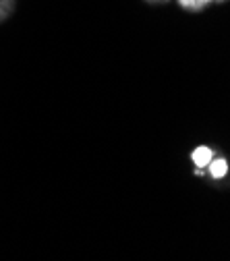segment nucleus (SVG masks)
<instances>
[{
	"label": "nucleus",
	"mask_w": 230,
	"mask_h": 261,
	"mask_svg": "<svg viewBox=\"0 0 230 261\" xmlns=\"http://www.w3.org/2000/svg\"><path fill=\"white\" fill-rule=\"evenodd\" d=\"M193 162L199 168H206L210 162H212V149L210 147H197L195 151H193Z\"/></svg>",
	"instance_id": "f257e3e1"
},
{
	"label": "nucleus",
	"mask_w": 230,
	"mask_h": 261,
	"mask_svg": "<svg viewBox=\"0 0 230 261\" xmlns=\"http://www.w3.org/2000/svg\"><path fill=\"white\" fill-rule=\"evenodd\" d=\"M210 164H212L210 172H212V176H214V178H222V176L228 172V164H226V160H222V158H218V160H212Z\"/></svg>",
	"instance_id": "f03ea898"
},
{
	"label": "nucleus",
	"mask_w": 230,
	"mask_h": 261,
	"mask_svg": "<svg viewBox=\"0 0 230 261\" xmlns=\"http://www.w3.org/2000/svg\"><path fill=\"white\" fill-rule=\"evenodd\" d=\"M183 9H189V11H199L203 7H208L212 0H178Z\"/></svg>",
	"instance_id": "7ed1b4c3"
},
{
	"label": "nucleus",
	"mask_w": 230,
	"mask_h": 261,
	"mask_svg": "<svg viewBox=\"0 0 230 261\" xmlns=\"http://www.w3.org/2000/svg\"><path fill=\"white\" fill-rule=\"evenodd\" d=\"M218 3H224V0H218Z\"/></svg>",
	"instance_id": "20e7f679"
},
{
	"label": "nucleus",
	"mask_w": 230,
	"mask_h": 261,
	"mask_svg": "<svg viewBox=\"0 0 230 261\" xmlns=\"http://www.w3.org/2000/svg\"><path fill=\"white\" fill-rule=\"evenodd\" d=\"M0 13H3V11H0Z\"/></svg>",
	"instance_id": "39448f33"
}]
</instances>
